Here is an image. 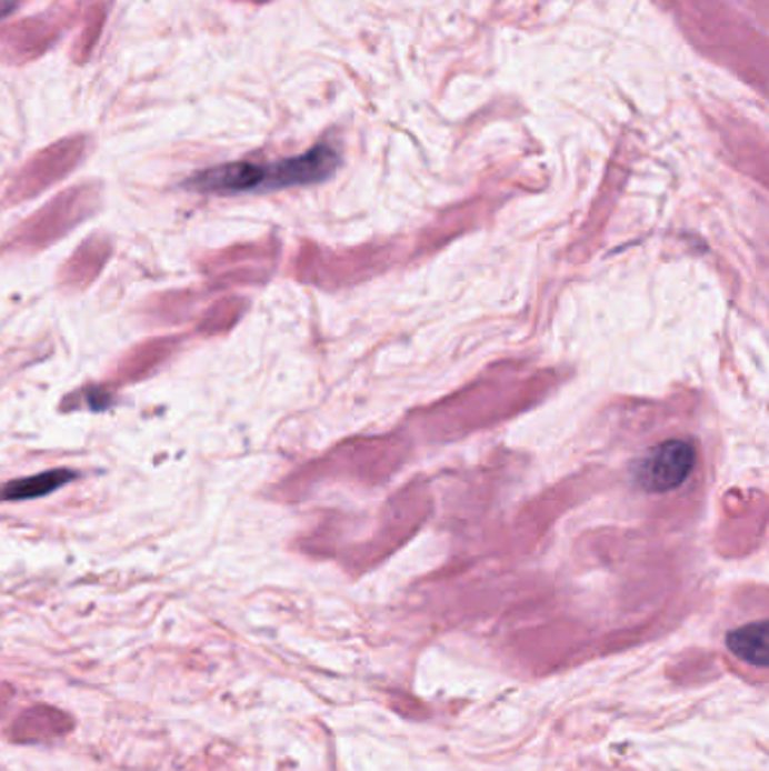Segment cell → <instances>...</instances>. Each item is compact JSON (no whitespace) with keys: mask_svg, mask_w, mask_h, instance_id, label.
I'll list each match as a JSON object with an SVG mask.
<instances>
[{"mask_svg":"<svg viewBox=\"0 0 769 771\" xmlns=\"http://www.w3.org/2000/svg\"><path fill=\"white\" fill-rule=\"evenodd\" d=\"M183 337L179 334H161L144 339L136 346H131L113 366L111 379L116 386H127V383H140L149 377L163 370L181 350Z\"/></svg>","mask_w":769,"mask_h":771,"instance_id":"cell-5","label":"cell"},{"mask_svg":"<svg viewBox=\"0 0 769 771\" xmlns=\"http://www.w3.org/2000/svg\"><path fill=\"white\" fill-rule=\"evenodd\" d=\"M77 474L72 470H50L28 479H17L6 485H0V501H32L43 499L63 485L72 483Z\"/></svg>","mask_w":769,"mask_h":771,"instance_id":"cell-7","label":"cell"},{"mask_svg":"<svg viewBox=\"0 0 769 771\" xmlns=\"http://www.w3.org/2000/svg\"><path fill=\"white\" fill-rule=\"evenodd\" d=\"M17 6H19V0H0V19L8 17L10 12H14Z\"/></svg>","mask_w":769,"mask_h":771,"instance_id":"cell-11","label":"cell"},{"mask_svg":"<svg viewBox=\"0 0 769 771\" xmlns=\"http://www.w3.org/2000/svg\"><path fill=\"white\" fill-rule=\"evenodd\" d=\"M242 300L238 298H221L214 300L212 304H208L203 312H199V321H197V334L210 339L217 334H226L230 328H233L242 314Z\"/></svg>","mask_w":769,"mask_h":771,"instance_id":"cell-10","label":"cell"},{"mask_svg":"<svg viewBox=\"0 0 769 771\" xmlns=\"http://www.w3.org/2000/svg\"><path fill=\"white\" fill-rule=\"evenodd\" d=\"M693 468L696 447L688 440H666L639 460L635 479L646 492H670L688 479Z\"/></svg>","mask_w":769,"mask_h":771,"instance_id":"cell-3","label":"cell"},{"mask_svg":"<svg viewBox=\"0 0 769 771\" xmlns=\"http://www.w3.org/2000/svg\"><path fill=\"white\" fill-rule=\"evenodd\" d=\"M70 729V718L63 715L61 711L48 709V707H37L30 709L19 718L14 724L12 733L21 742H32V740H48L52 735H59Z\"/></svg>","mask_w":769,"mask_h":771,"instance_id":"cell-8","label":"cell"},{"mask_svg":"<svg viewBox=\"0 0 769 771\" xmlns=\"http://www.w3.org/2000/svg\"><path fill=\"white\" fill-rule=\"evenodd\" d=\"M199 302L201 293L194 289H172L153 293L144 307L142 314L151 328H174L192 317H199Z\"/></svg>","mask_w":769,"mask_h":771,"instance_id":"cell-6","label":"cell"},{"mask_svg":"<svg viewBox=\"0 0 769 771\" xmlns=\"http://www.w3.org/2000/svg\"><path fill=\"white\" fill-rule=\"evenodd\" d=\"M113 240L107 233H93L80 242L57 271V289L66 296H80L96 284L109 264Z\"/></svg>","mask_w":769,"mask_h":771,"instance_id":"cell-4","label":"cell"},{"mask_svg":"<svg viewBox=\"0 0 769 771\" xmlns=\"http://www.w3.org/2000/svg\"><path fill=\"white\" fill-rule=\"evenodd\" d=\"M98 210L96 190H72L14 226L0 240V256L6 258H32L48 251L77 226H82Z\"/></svg>","mask_w":769,"mask_h":771,"instance_id":"cell-2","label":"cell"},{"mask_svg":"<svg viewBox=\"0 0 769 771\" xmlns=\"http://www.w3.org/2000/svg\"><path fill=\"white\" fill-rule=\"evenodd\" d=\"M339 166V153L328 147H314L302 157L284 159L269 166L258 163H228L194 174L188 190L203 194H242L260 190H280L291 186H307L328 179Z\"/></svg>","mask_w":769,"mask_h":771,"instance_id":"cell-1","label":"cell"},{"mask_svg":"<svg viewBox=\"0 0 769 771\" xmlns=\"http://www.w3.org/2000/svg\"><path fill=\"white\" fill-rule=\"evenodd\" d=\"M727 645L738 659H742L756 668H767V663H769V643H767V623L765 621H758V623H751V625H745V628L731 632L727 637Z\"/></svg>","mask_w":769,"mask_h":771,"instance_id":"cell-9","label":"cell"}]
</instances>
